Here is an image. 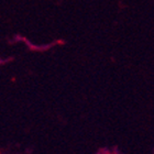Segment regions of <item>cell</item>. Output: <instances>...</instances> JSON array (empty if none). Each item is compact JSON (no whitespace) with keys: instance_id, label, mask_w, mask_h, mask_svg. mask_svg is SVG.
Returning a JSON list of instances; mask_svg holds the SVG:
<instances>
[]
</instances>
